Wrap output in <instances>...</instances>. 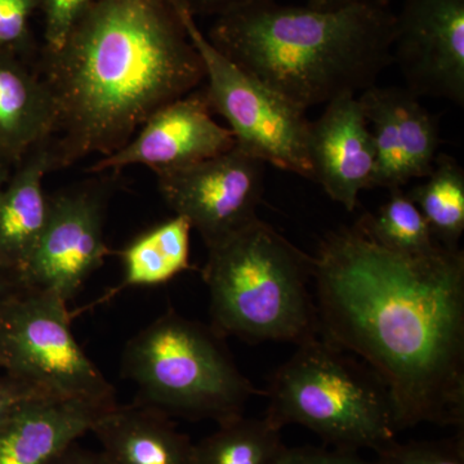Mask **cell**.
I'll list each match as a JSON object with an SVG mask.
<instances>
[{
	"label": "cell",
	"instance_id": "cell-1",
	"mask_svg": "<svg viewBox=\"0 0 464 464\" xmlns=\"http://www.w3.org/2000/svg\"><path fill=\"white\" fill-rule=\"evenodd\" d=\"M314 261L319 337L383 381L398 432L463 427V250L400 255L356 225L326 235Z\"/></svg>",
	"mask_w": 464,
	"mask_h": 464
},
{
	"label": "cell",
	"instance_id": "cell-2",
	"mask_svg": "<svg viewBox=\"0 0 464 464\" xmlns=\"http://www.w3.org/2000/svg\"><path fill=\"white\" fill-rule=\"evenodd\" d=\"M38 72L53 101L51 170L123 148L206 79L177 0H92L63 45L42 52Z\"/></svg>",
	"mask_w": 464,
	"mask_h": 464
},
{
	"label": "cell",
	"instance_id": "cell-3",
	"mask_svg": "<svg viewBox=\"0 0 464 464\" xmlns=\"http://www.w3.org/2000/svg\"><path fill=\"white\" fill-rule=\"evenodd\" d=\"M396 14L386 0L337 9L248 0L207 36L241 69L307 111L375 84L393 63Z\"/></svg>",
	"mask_w": 464,
	"mask_h": 464
},
{
	"label": "cell",
	"instance_id": "cell-4",
	"mask_svg": "<svg viewBox=\"0 0 464 464\" xmlns=\"http://www.w3.org/2000/svg\"><path fill=\"white\" fill-rule=\"evenodd\" d=\"M207 249L203 280L219 335L295 344L319 335L313 256L259 218Z\"/></svg>",
	"mask_w": 464,
	"mask_h": 464
},
{
	"label": "cell",
	"instance_id": "cell-5",
	"mask_svg": "<svg viewBox=\"0 0 464 464\" xmlns=\"http://www.w3.org/2000/svg\"><path fill=\"white\" fill-rule=\"evenodd\" d=\"M121 375L136 386L137 404L188 420L225 423L264 395L235 364L222 335L174 310L127 342Z\"/></svg>",
	"mask_w": 464,
	"mask_h": 464
},
{
	"label": "cell",
	"instance_id": "cell-6",
	"mask_svg": "<svg viewBox=\"0 0 464 464\" xmlns=\"http://www.w3.org/2000/svg\"><path fill=\"white\" fill-rule=\"evenodd\" d=\"M297 346L264 391L268 420L282 430L297 424L348 450L377 453L395 441L390 391L371 366L319 335Z\"/></svg>",
	"mask_w": 464,
	"mask_h": 464
},
{
	"label": "cell",
	"instance_id": "cell-7",
	"mask_svg": "<svg viewBox=\"0 0 464 464\" xmlns=\"http://www.w3.org/2000/svg\"><path fill=\"white\" fill-rule=\"evenodd\" d=\"M0 369L56 398L116 405L115 390L76 341L67 301L18 283L0 298Z\"/></svg>",
	"mask_w": 464,
	"mask_h": 464
},
{
	"label": "cell",
	"instance_id": "cell-8",
	"mask_svg": "<svg viewBox=\"0 0 464 464\" xmlns=\"http://www.w3.org/2000/svg\"><path fill=\"white\" fill-rule=\"evenodd\" d=\"M177 3L186 32L203 60L208 103L227 121L235 146L266 164L313 179L307 155L311 121L306 111L217 50L190 11L179 0Z\"/></svg>",
	"mask_w": 464,
	"mask_h": 464
},
{
	"label": "cell",
	"instance_id": "cell-9",
	"mask_svg": "<svg viewBox=\"0 0 464 464\" xmlns=\"http://www.w3.org/2000/svg\"><path fill=\"white\" fill-rule=\"evenodd\" d=\"M265 168L264 161L235 146L194 166L155 176L167 206L188 219L209 246L258 218Z\"/></svg>",
	"mask_w": 464,
	"mask_h": 464
},
{
	"label": "cell",
	"instance_id": "cell-10",
	"mask_svg": "<svg viewBox=\"0 0 464 464\" xmlns=\"http://www.w3.org/2000/svg\"><path fill=\"white\" fill-rule=\"evenodd\" d=\"M109 188L92 181L50 195L47 224L18 283L57 293L65 301L96 273L108 256Z\"/></svg>",
	"mask_w": 464,
	"mask_h": 464
},
{
	"label": "cell",
	"instance_id": "cell-11",
	"mask_svg": "<svg viewBox=\"0 0 464 464\" xmlns=\"http://www.w3.org/2000/svg\"><path fill=\"white\" fill-rule=\"evenodd\" d=\"M392 60L418 97L464 105V0H404Z\"/></svg>",
	"mask_w": 464,
	"mask_h": 464
},
{
	"label": "cell",
	"instance_id": "cell-12",
	"mask_svg": "<svg viewBox=\"0 0 464 464\" xmlns=\"http://www.w3.org/2000/svg\"><path fill=\"white\" fill-rule=\"evenodd\" d=\"M203 88L152 112L123 148L100 158L87 172H115L130 166L155 174L194 166L235 148L234 134L217 123Z\"/></svg>",
	"mask_w": 464,
	"mask_h": 464
},
{
	"label": "cell",
	"instance_id": "cell-13",
	"mask_svg": "<svg viewBox=\"0 0 464 464\" xmlns=\"http://www.w3.org/2000/svg\"><path fill=\"white\" fill-rule=\"evenodd\" d=\"M357 97L373 134V188L392 190L429 176L439 155V123L417 94L374 84Z\"/></svg>",
	"mask_w": 464,
	"mask_h": 464
},
{
	"label": "cell",
	"instance_id": "cell-14",
	"mask_svg": "<svg viewBox=\"0 0 464 464\" xmlns=\"http://www.w3.org/2000/svg\"><path fill=\"white\" fill-rule=\"evenodd\" d=\"M307 155L311 181L348 212L355 210L362 191L373 188L375 170L373 134L359 97H337L310 121Z\"/></svg>",
	"mask_w": 464,
	"mask_h": 464
},
{
	"label": "cell",
	"instance_id": "cell-15",
	"mask_svg": "<svg viewBox=\"0 0 464 464\" xmlns=\"http://www.w3.org/2000/svg\"><path fill=\"white\" fill-rule=\"evenodd\" d=\"M106 409L56 396L30 400L0 427V464H51L91 432Z\"/></svg>",
	"mask_w": 464,
	"mask_h": 464
},
{
	"label": "cell",
	"instance_id": "cell-16",
	"mask_svg": "<svg viewBox=\"0 0 464 464\" xmlns=\"http://www.w3.org/2000/svg\"><path fill=\"white\" fill-rule=\"evenodd\" d=\"M51 170L45 141L30 150L0 195V267L18 276L47 224L50 195L43 188Z\"/></svg>",
	"mask_w": 464,
	"mask_h": 464
},
{
	"label": "cell",
	"instance_id": "cell-17",
	"mask_svg": "<svg viewBox=\"0 0 464 464\" xmlns=\"http://www.w3.org/2000/svg\"><path fill=\"white\" fill-rule=\"evenodd\" d=\"M91 432L111 464H192L190 438L167 415L137 402L106 409Z\"/></svg>",
	"mask_w": 464,
	"mask_h": 464
},
{
	"label": "cell",
	"instance_id": "cell-18",
	"mask_svg": "<svg viewBox=\"0 0 464 464\" xmlns=\"http://www.w3.org/2000/svg\"><path fill=\"white\" fill-rule=\"evenodd\" d=\"M53 123V101L38 70L0 48V155L17 166L50 139Z\"/></svg>",
	"mask_w": 464,
	"mask_h": 464
},
{
	"label": "cell",
	"instance_id": "cell-19",
	"mask_svg": "<svg viewBox=\"0 0 464 464\" xmlns=\"http://www.w3.org/2000/svg\"><path fill=\"white\" fill-rule=\"evenodd\" d=\"M191 231L188 219L174 215L134 237L121 252L119 288L161 285L190 270Z\"/></svg>",
	"mask_w": 464,
	"mask_h": 464
},
{
	"label": "cell",
	"instance_id": "cell-20",
	"mask_svg": "<svg viewBox=\"0 0 464 464\" xmlns=\"http://www.w3.org/2000/svg\"><path fill=\"white\" fill-rule=\"evenodd\" d=\"M286 448L282 429L267 418L240 415L194 444L192 464H276Z\"/></svg>",
	"mask_w": 464,
	"mask_h": 464
},
{
	"label": "cell",
	"instance_id": "cell-21",
	"mask_svg": "<svg viewBox=\"0 0 464 464\" xmlns=\"http://www.w3.org/2000/svg\"><path fill=\"white\" fill-rule=\"evenodd\" d=\"M408 195L420 208L436 243L448 249L459 248L464 231V170L456 159L438 155L431 173Z\"/></svg>",
	"mask_w": 464,
	"mask_h": 464
},
{
	"label": "cell",
	"instance_id": "cell-22",
	"mask_svg": "<svg viewBox=\"0 0 464 464\" xmlns=\"http://www.w3.org/2000/svg\"><path fill=\"white\" fill-rule=\"evenodd\" d=\"M389 199L373 215H365L357 227L382 248L406 256L431 253L439 244L420 208L408 192L392 188Z\"/></svg>",
	"mask_w": 464,
	"mask_h": 464
},
{
	"label": "cell",
	"instance_id": "cell-23",
	"mask_svg": "<svg viewBox=\"0 0 464 464\" xmlns=\"http://www.w3.org/2000/svg\"><path fill=\"white\" fill-rule=\"evenodd\" d=\"M375 464H464L463 439L392 441L377 451Z\"/></svg>",
	"mask_w": 464,
	"mask_h": 464
},
{
	"label": "cell",
	"instance_id": "cell-24",
	"mask_svg": "<svg viewBox=\"0 0 464 464\" xmlns=\"http://www.w3.org/2000/svg\"><path fill=\"white\" fill-rule=\"evenodd\" d=\"M41 9V0H0V48L29 63L35 53L30 20Z\"/></svg>",
	"mask_w": 464,
	"mask_h": 464
},
{
	"label": "cell",
	"instance_id": "cell-25",
	"mask_svg": "<svg viewBox=\"0 0 464 464\" xmlns=\"http://www.w3.org/2000/svg\"><path fill=\"white\" fill-rule=\"evenodd\" d=\"M91 3L92 0H41L44 16V48L42 52L57 51Z\"/></svg>",
	"mask_w": 464,
	"mask_h": 464
},
{
	"label": "cell",
	"instance_id": "cell-26",
	"mask_svg": "<svg viewBox=\"0 0 464 464\" xmlns=\"http://www.w3.org/2000/svg\"><path fill=\"white\" fill-rule=\"evenodd\" d=\"M276 464H375L359 451L340 448H286Z\"/></svg>",
	"mask_w": 464,
	"mask_h": 464
},
{
	"label": "cell",
	"instance_id": "cell-27",
	"mask_svg": "<svg viewBox=\"0 0 464 464\" xmlns=\"http://www.w3.org/2000/svg\"><path fill=\"white\" fill-rule=\"evenodd\" d=\"M50 396L8 374L0 375V427L30 400Z\"/></svg>",
	"mask_w": 464,
	"mask_h": 464
},
{
	"label": "cell",
	"instance_id": "cell-28",
	"mask_svg": "<svg viewBox=\"0 0 464 464\" xmlns=\"http://www.w3.org/2000/svg\"><path fill=\"white\" fill-rule=\"evenodd\" d=\"M51 464H111L102 451H92L72 445Z\"/></svg>",
	"mask_w": 464,
	"mask_h": 464
},
{
	"label": "cell",
	"instance_id": "cell-29",
	"mask_svg": "<svg viewBox=\"0 0 464 464\" xmlns=\"http://www.w3.org/2000/svg\"><path fill=\"white\" fill-rule=\"evenodd\" d=\"M179 2L190 11L192 16H195L198 14H221L248 0H179Z\"/></svg>",
	"mask_w": 464,
	"mask_h": 464
},
{
	"label": "cell",
	"instance_id": "cell-30",
	"mask_svg": "<svg viewBox=\"0 0 464 464\" xmlns=\"http://www.w3.org/2000/svg\"><path fill=\"white\" fill-rule=\"evenodd\" d=\"M357 0H308V7L315 9H337Z\"/></svg>",
	"mask_w": 464,
	"mask_h": 464
},
{
	"label": "cell",
	"instance_id": "cell-31",
	"mask_svg": "<svg viewBox=\"0 0 464 464\" xmlns=\"http://www.w3.org/2000/svg\"><path fill=\"white\" fill-rule=\"evenodd\" d=\"M16 284H18L16 277H14V275L9 274L8 271L3 270V268L0 267V298H2L5 293H8L9 290L14 288Z\"/></svg>",
	"mask_w": 464,
	"mask_h": 464
},
{
	"label": "cell",
	"instance_id": "cell-32",
	"mask_svg": "<svg viewBox=\"0 0 464 464\" xmlns=\"http://www.w3.org/2000/svg\"><path fill=\"white\" fill-rule=\"evenodd\" d=\"M14 164L0 155V195L5 190V185H7L9 177H11V167Z\"/></svg>",
	"mask_w": 464,
	"mask_h": 464
}]
</instances>
